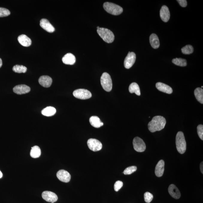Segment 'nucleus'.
Returning <instances> with one entry per match:
<instances>
[{
  "instance_id": "obj_30",
  "label": "nucleus",
  "mask_w": 203,
  "mask_h": 203,
  "mask_svg": "<svg viewBox=\"0 0 203 203\" xmlns=\"http://www.w3.org/2000/svg\"><path fill=\"white\" fill-rule=\"evenodd\" d=\"M137 170V167L135 166H130L125 169L123 173L125 175H129L134 172Z\"/></svg>"
},
{
  "instance_id": "obj_33",
  "label": "nucleus",
  "mask_w": 203,
  "mask_h": 203,
  "mask_svg": "<svg viewBox=\"0 0 203 203\" xmlns=\"http://www.w3.org/2000/svg\"><path fill=\"white\" fill-rule=\"evenodd\" d=\"M123 182L121 181H116L114 185V189L116 192H118L121 188L122 187Z\"/></svg>"
},
{
  "instance_id": "obj_28",
  "label": "nucleus",
  "mask_w": 203,
  "mask_h": 203,
  "mask_svg": "<svg viewBox=\"0 0 203 203\" xmlns=\"http://www.w3.org/2000/svg\"><path fill=\"white\" fill-rule=\"evenodd\" d=\"M172 63L176 65L181 66V67H185L187 65L186 60L181 58L173 59L172 60Z\"/></svg>"
},
{
  "instance_id": "obj_22",
  "label": "nucleus",
  "mask_w": 203,
  "mask_h": 203,
  "mask_svg": "<svg viewBox=\"0 0 203 203\" xmlns=\"http://www.w3.org/2000/svg\"><path fill=\"white\" fill-rule=\"evenodd\" d=\"M90 122L92 126L96 128H99L103 125L104 123L100 120V119L96 116H93L89 119Z\"/></svg>"
},
{
  "instance_id": "obj_34",
  "label": "nucleus",
  "mask_w": 203,
  "mask_h": 203,
  "mask_svg": "<svg viewBox=\"0 0 203 203\" xmlns=\"http://www.w3.org/2000/svg\"><path fill=\"white\" fill-rule=\"evenodd\" d=\"M197 131L199 136L202 140H203V126L202 125H199L197 127Z\"/></svg>"
},
{
  "instance_id": "obj_37",
  "label": "nucleus",
  "mask_w": 203,
  "mask_h": 203,
  "mask_svg": "<svg viewBox=\"0 0 203 203\" xmlns=\"http://www.w3.org/2000/svg\"><path fill=\"white\" fill-rule=\"evenodd\" d=\"M2 60L1 58H0V68L2 67Z\"/></svg>"
},
{
  "instance_id": "obj_23",
  "label": "nucleus",
  "mask_w": 203,
  "mask_h": 203,
  "mask_svg": "<svg viewBox=\"0 0 203 203\" xmlns=\"http://www.w3.org/2000/svg\"><path fill=\"white\" fill-rule=\"evenodd\" d=\"M56 113V110L55 108L52 107H48L44 108L42 111V113L43 115L48 117L54 116Z\"/></svg>"
},
{
  "instance_id": "obj_10",
  "label": "nucleus",
  "mask_w": 203,
  "mask_h": 203,
  "mask_svg": "<svg viewBox=\"0 0 203 203\" xmlns=\"http://www.w3.org/2000/svg\"><path fill=\"white\" fill-rule=\"evenodd\" d=\"M42 197L43 199L49 202H55L58 199L56 194L50 191H45L42 193Z\"/></svg>"
},
{
  "instance_id": "obj_39",
  "label": "nucleus",
  "mask_w": 203,
  "mask_h": 203,
  "mask_svg": "<svg viewBox=\"0 0 203 203\" xmlns=\"http://www.w3.org/2000/svg\"><path fill=\"white\" fill-rule=\"evenodd\" d=\"M54 203V202H52V203Z\"/></svg>"
},
{
  "instance_id": "obj_25",
  "label": "nucleus",
  "mask_w": 203,
  "mask_h": 203,
  "mask_svg": "<svg viewBox=\"0 0 203 203\" xmlns=\"http://www.w3.org/2000/svg\"><path fill=\"white\" fill-rule=\"evenodd\" d=\"M41 154L40 148L37 146L32 147L30 152V155L32 158H39Z\"/></svg>"
},
{
  "instance_id": "obj_4",
  "label": "nucleus",
  "mask_w": 203,
  "mask_h": 203,
  "mask_svg": "<svg viewBox=\"0 0 203 203\" xmlns=\"http://www.w3.org/2000/svg\"><path fill=\"white\" fill-rule=\"evenodd\" d=\"M103 7L107 12L113 15H119L123 11L122 7L112 3L105 2L104 4Z\"/></svg>"
},
{
  "instance_id": "obj_13",
  "label": "nucleus",
  "mask_w": 203,
  "mask_h": 203,
  "mask_svg": "<svg viewBox=\"0 0 203 203\" xmlns=\"http://www.w3.org/2000/svg\"><path fill=\"white\" fill-rule=\"evenodd\" d=\"M40 26L42 28L50 33H52L55 31V28L46 19H43L41 20Z\"/></svg>"
},
{
  "instance_id": "obj_27",
  "label": "nucleus",
  "mask_w": 203,
  "mask_h": 203,
  "mask_svg": "<svg viewBox=\"0 0 203 203\" xmlns=\"http://www.w3.org/2000/svg\"><path fill=\"white\" fill-rule=\"evenodd\" d=\"M27 69V68L25 66L19 65H16L13 68V71L17 73H25Z\"/></svg>"
},
{
  "instance_id": "obj_32",
  "label": "nucleus",
  "mask_w": 203,
  "mask_h": 203,
  "mask_svg": "<svg viewBox=\"0 0 203 203\" xmlns=\"http://www.w3.org/2000/svg\"><path fill=\"white\" fill-rule=\"evenodd\" d=\"M153 198V195L149 192H146L144 194V199L146 202L147 203L151 202L152 201Z\"/></svg>"
},
{
  "instance_id": "obj_19",
  "label": "nucleus",
  "mask_w": 203,
  "mask_h": 203,
  "mask_svg": "<svg viewBox=\"0 0 203 203\" xmlns=\"http://www.w3.org/2000/svg\"><path fill=\"white\" fill-rule=\"evenodd\" d=\"M18 40L20 44L23 46L29 47L31 45V40L25 35L22 34L19 36Z\"/></svg>"
},
{
  "instance_id": "obj_14",
  "label": "nucleus",
  "mask_w": 203,
  "mask_h": 203,
  "mask_svg": "<svg viewBox=\"0 0 203 203\" xmlns=\"http://www.w3.org/2000/svg\"><path fill=\"white\" fill-rule=\"evenodd\" d=\"M160 16L161 20L165 22H167L170 18V13L168 8L166 5L161 7L160 11Z\"/></svg>"
},
{
  "instance_id": "obj_7",
  "label": "nucleus",
  "mask_w": 203,
  "mask_h": 203,
  "mask_svg": "<svg viewBox=\"0 0 203 203\" xmlns=\"http://www.w3.org/2000/svg\"><path fill=\"white\" fill-rule=\"evenodd\" d=\"M133 145L134 149L138 152H143L146 149L145 142L142 139L139 137L134 138L133 140Z\"/></svg>"
},
{
  "instance_id": "obj_18",
  "label": "nucleus",
  "mask_w": 203,
  "mask_h": 203,
  "mask_svg": "<svg viewBox=\"0 0 203 203\" xmlns=\"http://www.w3.org/2000/svg\"><path fill=\"white\" fill-rule=\"evenodd\" d=\"M164 161L163 160H160L156 166L155 174L157 177H161L163 175L164 170Z\"/></svg>"
},
{
  "instance_id": "obj_15",
  "label": "nucleus",
  "mask_w": 203,
  "mask_h": 203,
  "mask_svg": "<svg viewBox=\"0 0 203 203\" xmlns=\"http://www.w3.org/2000/svg\"><path fill=\"white\" fill-rule=\"evenodd\" d=\"M156 87L158 90L165 93L170 94L173 92L172 89L171 87L162 82H157L156 84Z\"/></svg>"
},
{
  "instance_id": "obj_36",
  "label": "nucleus",
  "mask_w": 203,
  "mask_h": 203,
  "mask_svg": "<svg viewBox=\"0 0 203 203\" xmlns=\"http://www.w3.org/2000/svg\"><path fill=\"white\" fill-rule=\"evenodd\" d=\"M203 162H202L201 163V164H200V170H201V173H202V174L203 173Z\"/></svg>"
},
{
  "instance_id": "obj_20",
  "label": "nucleus",
  "mask_w": 203,
  "mask_h": 203,
  "mask_svg": "<svg viewBox=\"0 0 203 203\" xmlns=\"http://www.w3.org/2000/svg\"><path fill=\"white\" fill-rule=\"evenodd\" d=\"M63 62L67 65L74 64L76 62V58L73 54L68 53L66 54L62 58Z\"/></svg>"
},
{
  "instance_id": "obj_8",
  "label": "nucleus",
  "mask_w": 203,
  "mask_h": 203,
  "mask_svg": "<svg viewBox=\"0 0 203 203\" xmlns=\"http://www.w3.org/2000/svg\"><path fill=\"white\" fill-rule=\"evenodd\" d=\"M87 145L90 149L94 152L99 151L102 148L101 143L96 139H89L87 141Z\"/></svg>"
},
{
  "instance_id": "obj_35",
  "label": "nucleus",
  "mask_w": 203,
  "mask_h": 203,
  "mask_svg": "<svg viewBox=\"0 0 203 203\" xmlns=\"http://www.w3.org/2000/svg\"><path fill=\"white\" fill-rule=\"evenodd\" d=\"M177 1L181 6L182 7H185L187 6V1L185 0H178Z\"/></svg>"
},
{
  "instance_id": "obj_29",
  "label": "nucleus",
  "mask_w": 203,
  "mask_h": 203,
  "mask_svg": "<svg viewBox=\"0 0 203 203\" xmlns=\"http://www.w3.org/2000/svg\"><path fill=\"white\" fill-rule=\"evenodd\" d=\"M194 49L193 47L190 45H187L182 48L181 51L184 54H190L193 52Z\"/></svg>"
},
{
  "instance_id": "obj_31",
  "label": "nucleus",
  "mask_w": 203,
  "mask_h": 203,
  "mask_svg": "<svg viewBox=\"0 0 203 203\" xmlns=\"http://www.w3.org/2000/svg\"><path fill=\"white\" fill-rule=\"evenodd\" d=\"M11 14L10 12L6 8L0 7V17H7Z\"/></svg>"
},
{
  "instance_id": "obj_24",
  "label": "nucleus",
  "mask_w": 203,
  "mask_h": 203,
  "mask_svg": "<svg viewBox=\"0 0 203 203\" xmlns=\"http://www.w3.org/2000/svg\"><path fill=\"white\" fill-rule=\"evenodd\" d=\"M129 90L131 93H135L138 96H140L141 92L139 86L137 83L133 82L129 86Z\"/></svg>"
},
{
  "instance_id": "obj_1",
  "label": "nucleus",
  "mask_w": 203,
  "mask_h": 203,
  "mask_svg": "<svg viewBox=\"0 0 203 203\" xmlns=\"http://www.w3.org/2000/svg\"><path fill=\"white\" fill-rule=\"evenodd\" d=\"M166 123L165 118L161 116H156L148 123V127L151 132L160 131L164 128Z\"/></svg>"
},
{
  "instance_id": "obj_26",
  "label": "nucleus",
  "mask_w": 203,
  "mask_h": 203,
  "mask_svg": "<svg viewBox=\"0 0 203 203\" xmlns=\"http://www.w3.org/2000/svg\"><path fill=\"white\" fill-rule=\"evenodd\" d=\"M195 95L198 101L203 104V90L202 88H197L195 90Z\"/></svg>"
},
{
  "instance_id": "obj_3",
  "label": "nucleus",
  "mask_w": 203,
  "mask_h": 203,
  "mask_svg": "<svg viewBox=\"0 0 203 203\" xmlns=\"http://www.w3.org/2000/svg\"><path fill=\"white\" fill-rule=\"evenodd\" d=\"M176 148L179 153H184L186 150V142L184 133L181 131L178 132L176 135Z\"/></svg>"
},
{
  "instance_id": "obj_6",
  "label": "nucleus",
  "mask_w": 203,
  "mask_h": 203,
  "mask_svg": "<svg viewBox=\"0 0 203 203\" xmlns=\"http://www.w3.org/2000/svg\"><path fill=\"white\" fill-rule=\"evenodd\" d=\"M73 95L76 98L83 100L89 99L92 96L91 92L84 89L76 90L73 92Z\"/></svg>"
},
{
  "instance_id": "obj_17",
  "label": "nucleus",
  "mask_w": 203,
  "mask_h": 203,
  "mask_svg": "<svg viewBox=\"0 0 203 203\" xmlns=\"http://www.w3.org/2000/svg\"><path fill=\"white\" fill-rule=\"evenodd\" d=\"M168 191L170 196L173 198L178 199L180 198L181 194L180 191L175 185H170L169 187Z\"/></svg>"
},
{
  "instance_id": "obj_12",
  "label": "nucleus",
  "mask_w": 203,
  "mask_h": 203,
  "mask_svg": "<svg viewBox=\"0 0 203 203\" xmlns=\"http://www.w3.org/2000/svg\"><path fill=\"white\" fill-rule=\"evenodd\" d=\"M13 92L17 95H22L28 93L31 90L30 88L25 85H19L13 88Z\"/></svg>"
},
{
  "instance_id": "obj_5",
  "label": "nucleus",
  "mask_w": 203,
  "mask_h": 203,
  "mask_svg": "<svg viewBox=\"0 0 203 203\" xmlns=\"http://www.w3.org/2000/svg\"><path fill=\"white\" fill-rule=\"evenodd\" d=\"M102 86L105 91L110 92L113 87L112 81L111 76L108 73L105 72L103 73L101 78Z\"/></svg>"
},
{
  "instance_id": "obj_16",
  "label": "nucleus",
  "mask_w": 203,
  "mask_h": 203,
  "mask_svg": "<svg viewBox=\"0 0 203 203\" xmlns=\"http://www.w3.org/2000/svg\"><path fill=\"white\" fill-rule=\"evenodd\" d=\"M39 82L43 87L48 88L52 84V78L48 76H42L39 78Z\"/></svg>"
},
{
  "instance_id": "obj_9",
  "label": "nucleus",
  "mask_w": 203,
  "mask_h": 203,
  "mask_svg": "<svg viewBox=\"0 0 203 203\" xmlns=\"http://www.w3.org/2000/svg\"><path fill=\"white\" fill-rule=\"evenodd\" d=\"M136 60V55L133 52H129L125 58L124 64L125 67L127 69H130L133 66Z\"/></svg>"
},
{
  "instance_id": "obj_38",
  "label": "nucleus",
  "mask_w": 203,
  "mask_h": 203,
  "mask_svg": "<svg viewBox=\"0 0 203 203\" xmlns=\"http://www.w3.org/2000/svg\"><path fill=\"white\" fill-rule=\"evenodd\" d=\"M2 176L3 175L2 172L0 171V178H2Z\"/></svg>"
},
{
  "instance_id": "obj_11",
  "label": "nucleus",
  "mask_w": 203,
  "mask_h": 203,
  "mask_svg": "<svg viewBox=\"0 0 203 203\" xmlns=\"http://www.w3.org/2000/svg\"><path fill=\"white\" fill-rule=\"evenodd\" d=\"M57 177L59 180L64 182H68L71 179V175L70 173L64 170H60L57 173Z\"/></svg>"
},
{
  "instance_id": "obj_2",
  "label": "nucleus",
  "mask_w": 203,
  "mask_h": 203,
  "mask_svg": "<svg viewBox=\"0 0 203 203\" xmlns=\"http://www.w3.org/2000/svg\"><path fill=\"white\" fill-rule=\"evenodd\" d=\"M97 31L99 36L104 42L108 43H111L114 40V35L111 31L103 28L97 27Z\"/></svg>"
},
{
  "instance_id": "obj_21",
  "label": "nucleus",
  "mask_w": 203,
  "mask_h": 203,
  "mask_svg": "<svg viewBox=\"0 0 203 203\" xmlns=\"http://www.w3.org/2000/svg\"><path fill=\"white\" fill-rule=\"evenodd\" d=\"M150 44L153 48L156 49L160 46V41L158 36L155 34H152L150 36Z\"/></svg>"
}]
</instances>
